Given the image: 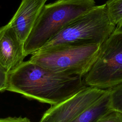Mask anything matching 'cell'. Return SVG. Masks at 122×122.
<instances>
[{"mask_svg":"<svg viewBox=\"0 0 122 122\" xmlns=\"http://www.w3.org/2000/svg\"><path fill=\"white\" fill-rule=\"evenodd\" d=\"M87 87L84 77L55 72L29 60L9 73L6 91L52 106Z\"/></svg>","mask_w":122,"mask_h":122,"instance_id":"6da1fadb","label":"cell"},{"mask_svg":"<svg viewBox=\"0 0 122 122\" xmlns=\"http://www.w3.org/2000/svg\"><path fill=\"white\" fill-rule=\"evenodd\" d=\"M95 5V0H56L45 4L24 42L25 56L38 51L63 28Z\"/></svg>","mask_w":122,"mask_h":122,"instance_id":"7a4b0ae2","label":"cell"},{"mask_svg":"<svg viewBox=\"0 0 122 122\" xmlns=\"http://www.w3.org/2000/svg\"><path fill=\"white\" fill-rule=\"evenodd\" d=\"M116 28L108 17L105 4L95 5L66 26L40 50L70 44L101 45Z\"/></svg>","mask_w":122,"mask_h":122,"instance_id":"3957f363","label":"cell"},{"mask_svg":"<svg viewBox=\"0 0 122 122\" xmlns=\"http://www.w3.org/2000/svg\"><path fill=\"white\" fill-rule=\"evenodd\" d=\"M100 47V44L61 45L40 50L29 61L55 72L84 77L95 61Z\"/></svg>","mask_w":122,"mask_h":122,"instance_id":"277c9868","label":"cell"},{"mask_svg":"<svg viewBox=\"0 0 122 122\" xmlns=\"http://www.w3.org/2000/svg\"><path fill=\"white\" fill-rule=\"evenodd\" d=\"M87 86L108 90L122 83V29L116 28L100 47L84 77Z\"/></svg>","mask_w":122,"mask_h":122,"instance_id":"5b68a950","label":"cell"},{"mask_svg":"<svg viewBox=\"0 0 122 122\" xmlns=\"http://www.w3.org/2000/svg\"><path fill=\"white\" fill-rule=\"evenodd\" d=\"M108 90L87 86L65 101L51 106L39 122H71Z\"/></svg>","mask_w":122,"mask_h":122,"instance_id":"8992f818","label":"cell"},{"mask_svg":"<svg viewBox=\"0 0 122 122\" xmlns=\"http://www.w3.org/2000/svg\"><path fill=\"white\" fill-rule=\"evenodd\" d=\"M26 57L24 42L8 23L0 27V64L9 73L17 68Z\"/></svg>","mask_w":122,"mask_h":122,"instance_id":"52a82bcc","label":"cell"},{"mask_svg":"<svg viewBox=\"0 0 122 122\" xmlns=\"http://www.w3.org/2000/svg\"><path fill=\"white\" fill-rule=\"evenodd\" d=\"M48 0H21L8 24L23 42L31 32L38 17Z\"/></svg>","mask_w":122,"mask_h":122,"instance_id":"ba28073f","label":"cell"},{"mask_svg":"<svg viewBox=\"0 0 122 122\" xmlns=\"http://www.w3.org/2000/svg\"><path fill=\"white\" fill-rule=\"evenodd\" d=\"M111 108L110 92L84 110L71 122H96L107 111Z\"/></svg>","mask_w":122,"mask_h":122,"instance_id":"9c48e42d","label":"cell"},{"mask_svg":"<svg viewBox=\"0 0 122 122\" xmlns=\"http://www.w3.org/2000/svg\"><path fill=\"white\" fill-rule=\"evenodd\" d=\"M106 10L111 21L117 28L122 26V0H107Z\"/></svg>","mask_w":122,"mask_h":122,"instance_id":"30bf717a","label":"cell"},{"mask_svg":"<svg viewBox=\"0 0 122 122\" xmlns=\"http://www.w3.org/2000/svg\"><path fill=\"white\" fill-rule=\"evenodd\" d=\"M109 90L111 108L122 113V83Z\"/></svg>","mask_w":122,"mask_h":122,"instance_id":"8fae6325","label":"cell"},{"mask_svg":"<svg viewBox=\"0 0 122 122\" xmlns=\"http://www.w3.org/2000/svg\"><path fill=\"white\" fill-rule=\"evenodd\" d=\"M96 122H122V113L111 108Z\"/></svg>","mask_w":122,"mask_h":122,"instance_id":"7c38bea8","label":"cell"},{"mask_svg":"<svg viewBox=\"0 0 122 122\" xmlns=\"http://www.w3.org/2000/svg\"><path fill=\"white\" fill-rule=\"evenodd\" d=\"M9 72L0 64V92L6 91L8 87Z\"/></svg>","mask_w":122,"mask_h":122,"instance_id":"4fadbf2b","label":"cell"},{"mask_svg":"<svg viewBox=\"0 0 122 122\" xmlns=\"http://www.w3.org/2000/svg\"><path fill=\"white\" fill-rule=\"evenodd\" d=\"M0 122H32L27 117H8L0 118Z\"/></svg>","mask_w":122,"mask_h":122,"instance_id":"5bb4252c","label":"cell"},{"mask_svg":"<svg viewBox=\"0 0 122 122\" xmlns=\"http://www.w3.org/2000/svg\"><path fill=\"white\" fill-rule=\"evenodd\" d=\"M121 28H122V27H121Z\"/></svg>","mask_w":122,"mask_h":122,"instance_id":"9a60e30c","label":"cell"}]
</instances>
